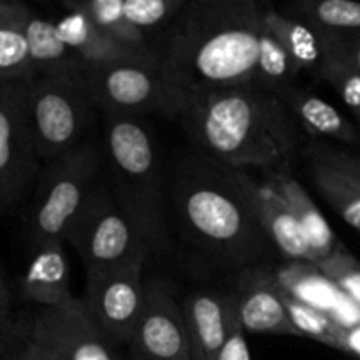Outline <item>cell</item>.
<instances>
[{
  "label": "cell",
  "mask_w": 360,
  "mask_h": 360,
  "mask_svg": "<svg viewBox=\"0 0 360 360\" xmlns=\"http://www.w3.org/2000/svg\"><path fill=\"white\" fill-rule=\"evenodd\" d=\"M171 122L195 150L241 171L292 172L299 157L297 123L287 105L253 86L178 91Z\"/></svg>",
  "instance_id": "obj_1"
},
{
  "label": "cell",
  "mask_w": 360,
  "mask_h": 360,
  "mask_svg": "<svg viewBox=\"0 0 360 360\" xmlns=\"http://www.w3.org/2000/svg\"><path fill=\"white\" fill-rule=\"evenodd\" d=\"M169 206L179 234L218 269L241 273L260 266L274 248L250 210L232 167L186 150L169 179Z\"/></svg>",
  "instance_id": "obj_2"
},
{
  "label": "cell",
  "mask_w": 360,
  "mask_h": 360,
  "mask_svg": "<svg viewBox=\"0 0 360 360\" xmlns=\"http://www.w3.org/2000/svg\"><path fill=\"white\" fill-rule=\"evenodd\" d=\"M264 4L188 0L158 48L165 81L183 94L250 86Z\"/></svg>",
  "instance_id": "obj_3"
},
{
  "label": "cell",
  "mask_w": 360,
  "mask_h": 360,
  "mask_svg": "<svg viewBox=\"0 0 360 360\" xmlns=\"http://www.w3.org/2000/svg\"><path fill=\"white\" fill-rule=\"evenodd\" d=\"M105 181L153 253L171 248L164 155L148 118L102 116Z\"/></svg>",
  "instance_id": "obj_4"
},
{
  "label": "cell",
  "mask_w": 360,
  "mask_h": 360,
  "mask_svg": "<svg viewBox=\"0 0 360 360\" xmlns=\"http://www.w3.org/2000/svg\"><path fill=\"white\" fill-rule=\"evenodd\" d=\"M104 178L102 139L42 165L25 213L30 252L48 243H65L70 227Z\"/></svg>",
  "instance_id": "obj_5"
},
{
  "label": "cell",
  "mask_w": 360,
  "mask_h": 360,
  "mask_svg": "<svg viewBox=\"0 0 360 360\" xmlns=\"http://www.w3.org/2000/svg\"><path fill=\"white\" fill-rule=\"evenodd\" d=\"M25 105L32 139L42 164L101 139V112L88 97L79 72L27 81Z\"/></svg>",
  "instance_id": "obj_6"
},
{
  "label": "cell",
  "mask_w": 360,
  "mask_h": 360,
  "mask_svg": "<svg viewBox=\"0 0 360 360\" xmlns=\"http://www.w3.org/2000/svg\"><path fill=\"white\" fill-rule=\"evenodd\" d=\"M65 243L77 253L86 274L112 269L141 255H153L146 238L118 206L105 178L72 224Z\"/></svg>",
  "instance_id": "obj_7"
},
{
  "label": "cell",
  "mask_w": 360,
  "mask_h": 360,
  "mask_svg": "<svg viewBox=\"0 0 360 360\" xmlns=\"http://www.w3.org/2000/svg\"><path fill=\"white\" fill-rule=\"evenodd\" d=\"M79 79L101 116L162 115L172 120L174 115L178 90L165 81L160 65L84 63Z\"/></svg>",
  "instance_id": "obj_8"
},
{
  "label": "cell",
  "mask_w": 360,
  "mask_h": 360,
  "mask_svg": "<svg viewBox=\"0 0 360 360\" xmlns=\"http://www.w3.org/2000/svg\"><path fill=\"white\" fill-rule=\"evenodd\" d=\"M25 105V83H0V217L30 200L42 169Z\"/></svg>",
  "instance_id": "obj_9"
},
{
  "label": "cell",
  "mask_w": 360,
  "mask_h": 360,
  "mask_svg": "<svg viewBox=\"0 0 360 360\" xmlns=\"http://www.w3.org/2000/svg\"><path fill=\"white\" fill-rule=\"evenodd\" d=\"M141 255L102 273L86 274L84 306L88 315L108 338L120 345H130L144 306V262Z\"/></svg>",
  "instance_id": "obj_10"
},
{
  "label": "cell",
  "mask_w": 360,
  "mask_h": 360,
  "mask_svg": "<svg viewBox=\"0 0 360 360\" xmlns=\"http://www.w3.org/2000/svg\"><path fill=\"white\" fill-rule=\"evenodd\" d=\"M141 360H190L188 330L176 288L164 278H151L144 306L129 345Z\"/></svg>",
  "instance_id": "obj_11"
},
{
  "label": "cell",
  "mask_w": 360,
  "mask_h": 360,
  "mask_svg": "<svg viewBox=\"0 0 360 360\" xmlns=\"http://www.w3.org/2000/svg\"><path fill=\"white\" fill-rule=\"evenodd\" d=\"M28 336L65 360H118L79 297L60 308L41 309L28 326Z\"/></svg>",
  "instance_id": "obj_12"
},
{
  "label": "cell",
  "mask_w": 360,
  "mask_h": 360,
  "mask_svg": "<svg viewBox=\"0 0 360 360\" xmlns=\"http://www.w3.org/2000/svg\"><path fill=\"white\" fill-rule=\"evenodd\" d=\"M236 302L243 329L255 334L299 336L288 316L285 290L278 283L273 269L253 266L238 273Z\"/></svg>",
  "instance_id": "obj_13"
},
{
  "label": "cell",
  "mask_w": 360,
  "mask_h": 360,
  "mask_svg": "<svg viewBox=\"0 0 360 360\" xmlns=\"http://www.w3.org/2000/svg\"><path fill=\"white\" fill-rule=\"evenodd\" d=\"M232 172L246 202L250 204V210L274 250L290 262L313 264L304 232L288 204L266 183L255 181L248 171L232 167Z\"/></svg>",
  "instance_id": "obj_14"
},
{
  "label": "cell",
  "mask_w": 360,
  "mask_h": 360,
  "mask_svg": "<svg viewBox=\"0 0 360 360\" xmlns=\"http://www.w3.org/2000/svg\"><path fill=\"white\" fill-rule=\"evenodd\" d=\"M188 330L190 360H218L239 320L234 292L195 290L183 302Z\"/></svg>",
  "instance_id": "obj_15"
},
{
  "label": "cell",
  "mask_w": 360,
  "mask_h": 360,
  "mask_svg": "<svg viewBox=\"0 0 360 360\" xmlns=\"http://www.w3.org/2000/svg\"><path fill=\"white\" fill-rule=\"evenodd\" d=\"M20 294L41 309L60 308L76 299L70 292L65 243H48L32 250L27 269L20 276Z\"/></svg>",
  "instance_id": "obj_16"
},
{
  "label": "cell",
  "mask_w": 360,
  "mask_h": 360,
  "mask_svg": "<svg viewBox=\"0 0 360 360\" xmlns=\"http://www.w3.org/2000/svg\"><path fill=\"white\" fill-rule=\"evenodd\" d=\"M267 186L274 190L288 207L292 210L294 217L297 218L302 232L306 236V241L309 245L313 264H322L329 259L334 252L341 246L336 234L330 229L329 221L322 214L320 207L311 199L304 186L301 185L297 178H294L292 172H266Z\"/></svg>",
  "instance_id": "obj_17"
},
{
  "label": "cell",
  "mask_w": 360,
  "mask_h": 360,
  "mask_svg": "<svg viewBox=\"0 0 360 360\" xmlns=\"http://www.w3.org/2000/svg\"><path fill=\"white\" fill-rule=\"evenodd\" d=\"M60 37L88 65H112V63H144L160 65V58L137 53L112 41L97 25L76 13H65L56 21Z\"/></svg>",
  "instance_id": "obj_18"
},
{
  "label": "cell",
  "mask_w": 360,
  "mask_h": 360,
  "mask_svg": "<svg viewBox=\"0 0 360 360\" xmlns=\"http://www.w3.org/2000/svg\"><path fill=\"white\" fill-rule=\"evenodd\" d=\"M278 97L287 105L294 122L302 125V129L311 136L340 141L345 144H360L357 125L309 88L297 83Z\"/></svg>",
  "instance_id": "obj_19"
},
{
  "label": "cell",
  "mask_w": 360,
  "mask_h": 360,
  "mask_svg": "<svg viewBox=\"0 0 360 360\" xmlns=\"http://www.w3.org/2000/svg\"><path fill=\"white\" fill-rule=\"evenodd\" d=\"M32 9L20 0H0V83L34 79L27 23Z\"/></svg>",
  "instance_id": "obj_20"
},
{
  "label": "cell",
  "mask_w": 360,
  "mask_h": 360,
  "mask_svg": "<svg viewBox=\"0 0 360 360\" xmlns=\"http://www.w3.org/2000/svg\"><path fill=\"white\" fill-rule=\"evenodd\" d=\"M27 39L34 77L72 76L83 69L84 62L63 42L56 23L34 11L27 23Z\"/></svg>",
  "instance_id": "obj_21"
},
{
  "label": "cell",
  "mask_w": 360,
  "mask_h": 360,
  "mask_svg": "<svg viewBox=\"0 0 360 360\" xmlns=\"http://www.w3.org/2000/svg\"><path fill=\"white\" fill-rule=\"evenodd\" d=\"M262 27L280 41V44L292 56L295 65L301 69V72L304 70L316 72L319 67L322 65L323 58H326L322 39L301 20L280 13L273 6L264 4Z\"/></svg>",
  "instance_id": "obj_22"
},
{
  "label": "cell",
  "mask_w": 360,
  "mask_h": 360,
  "mask_svg": "<svg viewBox=\"0 0 360 360\" xmlns=\"http://www.w3.org/2000/svg\"><path fill=\"white\" fill-rule=\"evenodd\" d=\"M306 174L316 193L350 227L360 232V179L315 157L306 155Z\"/></svg>",
  "instance_id": "obj_23"
},
{
  "label": "cell",
  "mask_w": 360,
  "mask_h": 360,
  "mask_svg": "<svg viewBox=\"0 0 360 360\" xmlns=\"http://www.w3.org/2000/svg\"><path fill=\"white\" fill-rule=\"evenodd\" d=\"M278 283L299 301L323 309L333 315L341 295H345L316 264L290 262L281 269H273Z\"/></svg>",
  "instance_id": "obj_24"
},
{
  "label": "cell",
  "mask_w": 360,
  "mask_h": 360,
  "mask_svg": "<svg viewBox=\"0 0 360 360\" xmlns=\"http://www.w3.org/2000/svg\"><path fill=\"white\" fill-rule=\"evenodd\" d=\"M294 18L320 35H360V2L354 0H302L292 6Z\"/></svg>",
  "instance_id": "obj_25"
},
{
  "label": "cell",
  "mask_w": 360,
  "mask_h": 360,
  "mask_svg": "<svg viewBox=\"0 0 360 360\" xmlns=\"http://www.w3.org/2000/svg\"><path fill=\"white\" fill-rule=\"evenodd\" d=\"M62 6L65 13H76L90 20L118 44L143 53V55L160 58L158 49L153 46L150 35L122 20L112 11L111 0H63Z\"/></svg>",
  "instance_id": "obj_26"
},
{
  "label": "cell",
  "mask_w": 360,
  "mask_h": 360,
  "mask_svg": "<svg viewBox=\"0 0 360 360\" xmlns=\"http://www.w3.org/2000/svg\"><path fill=\"white\" fill-rule=\"evenodd\" d=\"M301 69L295 65L287 49L280 44L269 30L262 27L259 41V55H257L253 79L250 86L267 94L280 95L290 86L297 84Z\"/></svg>",
  "instance_id": "obj_27"
},
{
  "label": "cell",
  "mask_w": 360,
  "mask_h": 360,
  "mask_svg": "<svg viewBox=\"0 0 360 360\" xmlns=\"http://www.w3.org/2000/svg\"><path fill=\"white\" fill-rule=\"evenodd\" d=\"M188 0H111V7L122 20L144 34L167 30Z\"/></svg>",
  "instance_id": "obj_28"
},
{
  "label": "cell",
  "mask_w": 360,
  "mask_h": 360,
  "mask_svg": "<svg viewBox=\"0 0 360 360\" xmlns=\"http://www.w3.org/2000/svg\"><path fill=\"white\" fill-rule=\"evenodd\" d=\"M285 304H287L288 316L297 329L299 336L309 338V340L341 350L345 327L330 313L299 301L287 290H285Z\"/></svg>",
  "instance_id": "obj_29"
},
{
  "label": "cell",
  "mask_w": 360,
  "mask_h": 360,
  "mask_svg": "<svg viewBox=\"0 0 360 360\" xmlns=\"http://www.w3.org/2000/svg\"><path fill=\"white\" fill-rule=\"evenodd\" d=\"M316 76L322 81H326L330 88L336 90V94L350 105L354 111L360 109V72L357 69L350 65V63L343 62V60L336 58V56H326L322 65L316 70Z\"/></svg>",
  "instance_id": "obj_30"
},
{
  "label": "cell",
  "mask_w": 360,
  "mask_h": 360,
  "mask_svg": "<svg viewBox=\"0 0 360 360\" xmlns=\"http://www.w3.org/2000/svg\"><path fill=\"white\" fill-rule=\"evenodd\" d=\"M319 267L343 294H350L360 301V266L343 245L329 259L319 264Z\"/></svg>",
  "instance_id": "obj_31"
},
{
  "label": "cell",
  "mask_w": 360,
  "mask_h": 360,
  "mask_svg": "<svg viewBox=\"0 0 360 360\" xmlns=\"http://www.w3.org/2000/svg\"><path fill=\"white\" fill-rule=\"evenodd\" d=\"M306 155L315 157L319 160L326 162V164L333 165V167L341 169V171L348 172L354 178L360 179V155L352 153V151L340 150L330 144L323 143H311L306 148Z\"/></svg>",
  "instance_id": "obj_32"
},
{
  "label": "cell",
  "mask_w": 360,
  "mask_h": 360,
  "mask_svg": "<svg viewBox=\"0 0 360 360\" xmlns=\"http://www.w3.org/2000/svg\"><path fill=\"white\" fill-rule=\"evenodd\" d=\"M320 39H322L326 56H336V58L350 63L360 72V35H354V37L320 35Z\"/></svg>",
  "instance_id": "obj_33"
},
{
  "label": "cell",
  "mask_w": 360,
  "mask_h": 360,
  "mask_svg": "<svg viewBox=\"0 0 360 360\" xmlns=\"http://www.w3.org/2000/svg\"><path fill=\"white\" fill-rule=\"evenodd\" d=\"M28 336V327L21 329L13 315L0 313V360H11Z\"/></svg>",
  "instance_id": "obj_34"
},
{
  "label": "cell",
  "mask_w": 360,
  "mask_h": 360,
  "mask_svg": "<svg viewBox=\"0 0 360 360\" xmlns=\"http://www.w3.org/2000/svg\"><path fill=\"white\" fill-rule=\"evenodd\" d=\"M218 360H252L248 343H246L245 338V329H243L239 320L232 327L227 343H225L220 355H218Z\"/></svg>",
  "instance_id": "obj_35"
},
{
  "label": "cell",
  "mask_w": 360,
  "mask_h": 360,
  "mask_svg": "<svg viewBox=\"0 0 360 360\" xmlns=\"http://www.w3.org/2000/svg\"><path fill=\"white\" fill-rule=\"evenodd\" d=\"M11 360H65V359H63L62 355L56 354L55 350H51V348L44 347V345L32 340L30 336H27Z\"/></svg>",
  "instance_id": "obj_36"
},
{
  "label": "cell",
  "mask_w": 360,
  "mask_h": 360,
  "mask_svg": "<svg viewBox=\"0 0 360 360\" xmlns=\"http://www.w3.org/2000/svg\"><path fill=\"white\" fill-rule=\"evenodd\" d=\"M341 350L360 357V326L345 327L343 340H341Z\"/></svg>",
  "instance_id": "obj_37"
},
{
  "label": "cell",
  "mask_w": 360,
  "mask_h": 360,
  "mask_svg": "<svg viewBox=\"0 0 360 360\" xmlns=\"http://www.w3.org/2000/svg\"><path fill=\"white\" fill-rule=\"evenodd\" d=\"M11 290L9 285H7L6 274H4L2 266H0V313H6L11 315Z\"/></svg>",
  "instance_id": "obj_38"
},
{
  "label": "cell",
  "mask_w": 360,
  "mask_h": 360,
  "mask_svg": "<svg viewBox=\"0 0 360 360\" xmlns=\"http://www.w3.org/2000/svg\"><path fill=\"white\" fill-rule=\"evenodd\" d=\"M354 116H355V125H357V129H359V132H360V109L359 111H354Z\"/></svg>",
  "instance_id": "obj_39"
}]
</instances>
